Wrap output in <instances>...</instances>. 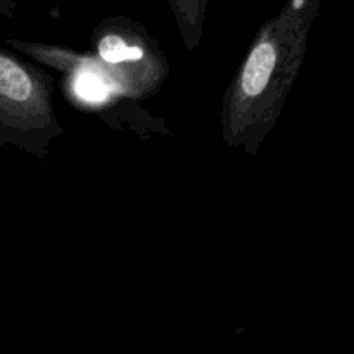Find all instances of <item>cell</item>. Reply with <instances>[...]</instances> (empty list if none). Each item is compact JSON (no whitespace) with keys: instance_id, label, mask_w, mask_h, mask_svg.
<instances>
[{"instance_id":"6","label":"cell","mask_w":354,"mask_h":354,"mask_svg":"<svg viewBox=\"0 0 354 354\" xmlns=\"http://www.w3.org/2000/svg\"><path fill=\"white\" fill-rule=\"evenodd\" d=\"M17 3L14 0H0V16L3 17H14L16 16Z\"/></svg>"},{"instance_id":"4","label":"cell","mask_w":354,"mask_h":354,"mask_svg":"<svg viewBox=\"0 0 354 354\" xmlns=\"http://www.w3.org/2000/svg\"><path fill=\"white\" fill-rule=\"evenodd\" d=\"M104 124L113 130L131 131L142 140H149L152 135H173L162 118L147 113L137 100L121 99L114 107L99 118Z\"/></svg>"},{"instance_id":"2","label":"cell","mask_w":354,"mask_h":354,"mask_svg":"<svg viewBox=\"0 0 354 354\" xmlns=\"http://www.w3.org/2000/svg\"><path fill=\"white\" fill-rule=\"evenodd\" d=\"M52 76L35 62L0 47V145L44 159L64 133L54 106Z\"/></svg>"},{"instance_id":"5","label":"cell","mask_w":354,"mask_h":354,"mask_svg":"<svg viewBox=\"0 0 354 354\" xmlns=\"http://www.w3.org/2000/svg\"><path fill=\"white\" fill-rule=\"evenodd\" d=\"M168 2L183 45L189 52L196 50L204 37L209 0H168Z\"/></svg>"},{"instance_id":"3","label":"cell","mask_w":354,"mask_h":354,"mask_svg":"<svg viewBox=\"0 0 354 354\" xmlns=\"http://www.w3.org/2000/svg\"><path fill=\"white\" fill-rule=\"evenodd\" d=\"M92 52L106 64L111 90L123 99L147 100L168 82L169 62L161 44L128 16L100 19L92 31Z\"/></svg>"},{"instance_id":"1","label":"cell","mask_w":354,"mask_h":354,"mask_svg":"<svg viewBox=\"0 0 354 354\" xmlns=\"http://www.w3.org/2000/svg\"><path fill=\"white\" fill-rule=\"evenodd\" d=\"M320 3L286 0L256 31L221 104V140L228 149H241L252 158L259 154L299 75Z\"/></svg>"}]
</instances>
